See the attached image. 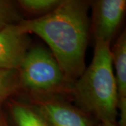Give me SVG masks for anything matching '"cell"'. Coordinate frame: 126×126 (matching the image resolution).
<instances>
[{"label": "cell", "mask_w": 126, "mask_h": 126, "mask_svg": "<svg viewBox=\"0 0 126 126\" xmlns=\"http://www.w3.org/2000/svg\"><path fill=\"white\" fill-rule=\"evenodd\" d=\"M52 126H100L93 118L62 97H28Z\"/></svg>", "instance_id": "cell-4"}, {"label": "cell", "mask_w": 126, "mask_h": 126, "mask_svg": "<svg viewBox=\"0 0 126 126\" xmlns=\"http://www.w3.org/2000/svg\"><path fill=\"white\" fill-rule=\"evenodd\" d=\"M0 126H10L9 123L6 120L1 109H0Z\"/></svg>", "instance_id": "cell-12"}, {"label": "cell", "mask_w": 126, "mask_h": 126, "mask_svg": "<svg viewBox=\"0 0 126 126\" xmlns=\"http://www.w3.org/2000/svg\"><path fill=\"white\" fill-rule=\"evenodd\" d=\"M92 20L90 30L95 42L111 44L126 13V0H97L90 1Z\"/></svg>", "instance_id": "cell-5"}, {"label": "cell", "mask_w": 126, "mask_h": 126, "mask_svg": "<svg viewBox=\"0 0 126 126\" xmlns=\"http://www.w3.org/2000/svg\"><path fill=\"white\" fill-rule=\"evenodd\" d=\"M29 49L28 34L18 23L0 31V70H18Z\"/></svg>", "instance_id": "cell-6"}, {"label": "cell", "mask_w": 126, "mask_h": 126, "mask_svg": "<svg viewBox=\"0 0 126 126\" xmlns=\"http://www.w3.org/2000/svg\"><path fill=\"white\" fill-rule=\"evenodd\" d=\"M8 112L12 126H52L33 105L15 99L7 101Z\"/></svg>", "instance_id": "cell-8"}, {"label": "cell", "mask_w": 126, "mask_h": 126, "mask_svg": "<svg viewBox=\"0 0 126 126\" xmlns=\"http://www.w3.org/2000/svg\"><path fill=\"white\" fill-rule=\"evenodd\" d=\"M100 126H118L117 122H103L100 123Z\"/></svg>", "instance_id": "cell-13"}, {"label": "cell", "mask_w": 126, "mask_h": 126, "mask_svg": "<svg viewBox=\"0 0 126 126\" xmlns=\"http://www.w3.org/2000/svg\"><path fill=\"white\" fill-rule=\"evenodd\" d=\"M20 91L18 70H0V109L3 104Z\"/></svg>", "instance_id": "cell-9"}, {"label": "cell", "mask_w": 126, "mask_h": 126, "mask_svg": "<svg viewBox=\"0 0 126 126\" xmlns=\"http://www.w3.org/2000/svg\"><path fill=\"white\" fill-rule=\"evenodd\" d=\"M118 94V126H126V32H123L111 48Z\"/></svg>", "instance_id": "cell-7"}, {"label": "cell", "mask_w": 126, "mask_h": 126, "mask_svg": "<svg viewBox=\"0 0 126 126\" xmlns=\"http://www.w3.org/2000/svg\"><path fill=\"white\" fill-rule=\"evenodd\" d=\"M23 19L16 2L0 0V31L9 25L18 24Z\"/></svg>", "instance_id": "cell-11"}, {"label": "cell", "mask_w": 126, "mask_h": 126, "mask_svg": "<svg viewBox=\"0 0 126 126\" xmlns=\"http://www.w3.org/2000/svg\"><path fill=\"white\" fill-rule=\"evenodd\" d=\"M90 1L61 0L56 9L39 18L23 19L22 31L45 41L63 73L74 82L86 69V52L90 22Z\"/></svg>", "instance_id": "cell-1"}, {"label": "cell", "mask_w": 126, "mask_h": 126, "mask_svg": "<svg viewBox=\"0 0 126 126\" xmlns=\"http://www.w3.org/2000/svg\"><path fill=\"white\" fill-rule=\"evenodd\" d=\"M18 72L21 91L28 97L70 98L73 82L64 75L51 52L43 46L28 50Z\"/></svg>", "instance_id": "cell-3"}, {"label": "cell", "mask_w": 126, "mask_h": 126, "mask_svg": "<svg viewBox=\"0 0 126 126\" xmlns=\"http://www.w3.org/2000/svg\"><path fill=\"white\" fill-rule=\"evenodd\" d=\"M70 98L99 123L117 122V88L109 44L95 42L92 62L73 82Z\"/></svg>", "instance_id": "cell-2"}, {"label": "cell", "mask_w": 126, "mask_h": 126, "mask_svg": "<svg viewBox=\"0 0 126 126\" xmlns=\"http://www.w3.org/2000/svg\"><path fill=\"white\" fill-rule=\"evenodd\" d=\"M60 2L61 0H19L16 4L25 12L39 18L53 11Z\"/></svg>", "instance_id": "cell-10"}]
</instances>
